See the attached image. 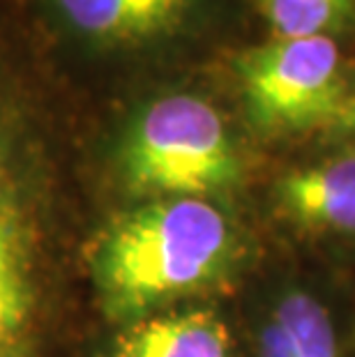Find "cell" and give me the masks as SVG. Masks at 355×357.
Returning <instances> with one entry per match:
<instances>
[{
	"label": "cell",
	"mask_w": 355,
	"mask_h": 357,
	"mask_svg": "<svg viewBox=\"0 0 355 357\" xmlns=\"http://www.w3.org/2000/svg\"><path fill=\"white\" fill-rule=\"evenodd\" d=\"M113 357H243L238 334L222 311L178 305L155 311L127 330Z\"/></svg>",
	"instance_id": "8"
},
{
	"label": "cell",
	"mask_w": 355,
	"mask_h": 357,
	"mask_svg": "<svg viewBox=\"0 0 355 357\" xmlns=\"http://www.w3.org/2000/svg\"><path fill=\"white\" fill-rule=\"evenodd\" d=\"M323 136L273 176L268 217L284 256L355 279V143Z\"/></svg>",
	"instance_id": "4"
},
{
	"label": "cell",
	"mask_w": 355,
	"mask_h": 357,
	"mask_svg": "<svg viewBox=\"0 0 355 357\" xmlns=\"http://www.w3.org/2000/svg\"><path fill=\"white\" fill-rule=\"evenodd\" d=\"M328 134H335V136H342V139L355 143V93L349 97V102L339 113L337 123L328 129Z\"/></svg>",
	"instance_id": "10"
},
{
	"label": "cell",
	"mask_w": 355,
	"mask_h": 357,
	"mask_svg": "<svg viewBox=\"0 0 355 357\" xmlns=\"http://www.w3.org/2000/svg\"><path fill=\"white\" fill-rule=\"evenodd\" d=\"M132 192L155 199L226 203L247 182V159L229 120L196 93H166L141 106L120 146Z\"/></svg>",
	"instance_id": "2"
},
{
	"label": "cell",
	"mask_w": 355,
	"mask_h": 357,
	"mask_svg": "<svg viewBox=\"0 0 355 357\" xmlns=\"http://www.w3.org/2000/svg\"><path fill=\"white\" fill-rule=\"evenodd\" d=\"M249 258V235L226 203L155 199L113 226L97 268L120 314L150 316L226 288Z\"/></svg>",
	"instance_id": "1"
},
{
	"label": "cell",
	"mask_w": 355,
	"mask_h": 357,
	"mask_svg": "<svg viewBox=\"0 0 355 357\" xmlns=\"http://www.w3.org/2000/svg\"><path fill=\"white\" fill-rule=\"evenodd\" d=\"M28 155L24 113L0 88V357H24L33 323V272L17 210Z\"/></svg>",
	"instance_id": "6"
},
{
	"label": "cell",
	"mask_w": 355,
	"mask_h": 357,
	"mask_svg": "<svg viewBox=\"0 0 355 357\" xmlns=\"http://www.w3.org/2000/svg\"><path fill=\"white\" fill-rule=\"evenodd\" d=\"M351 284H353V300H355V279H351Z\"/></svg>",
	"instance_id": "11"
},
{
	"label": "cell",
	"mask_w": 355,
	"mask_h": 357,
	"mask_svg": "<svg viewBox=\"0 0 355 357\" xmlns=\"http://www.w3.org/2000/svg\"><path fill=\"white\" fill-rule=\"evenodd\" d=\"M245 118L268 141L326 134L355 93L335 37H273L233 58Z\"/></svg>",
	"instance_id": "3"
},
{
	"label": "cell",
	"mask_w": 355,
	"mask_h": 357,
	"mask_svg": "<svg viewBox=\"0 0 355 357\" xmlns=\"http://www.w3.org/2000/svg\"><path fill=\"white\" fill-rule=\"evenodd\" d=\"M273 37H335L351 26L355 0H259Z\"/></svg>",
	"instance_id": "9"
},
{
	"label": "cell",
	"mask_w": 355,
	"mask_h": 357,
	"mask_svg": "<svg viewBox=\"0 0 355 357\" xmlns=\"http://www.w3.org/2000/svg\"><path fill=\"white\" fill-rule=\"evenodd\" d=\"M79 40L102 49H141L183 33L201 0H47Z\"/></svg>",
	"instance_id": "7"
},
{
	"label": "cell",
	"mask_w": 355,
	"mask_h": 357,
	"mask_svg": "<svg viewBox=\"0 0 355 357\" xmlns=\"http://www.w3.org/2000/svg\"><path fill=\"white\" fill-rule=\"evenodd\" d=\"M256 298L247 357H355V300L349 277L282 256Z\"/></svg>",
	"instance_id": "5"
}]
</instances>
